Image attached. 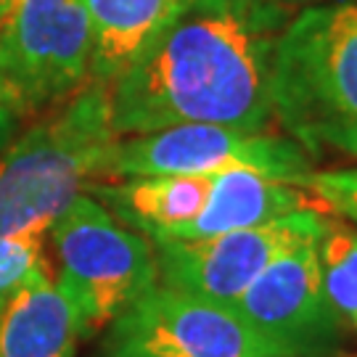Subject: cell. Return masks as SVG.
Returning <instances> with one entry per match:
<instances>
[{"label": "cell", "mask_w": 357, "mask_h": 357, "mask_svg": "<svg viewBox=\"0 0 357 357\" xmlns=\"http://www.w3.org/2000/svg\"><path fill=\"white\" fill-rule=\"evenodd\" d=\"M38 278H51L43 233L0 238V312L24 283Z\"/></svg>", "instance_id": "9a60e30c"}, {"label": "cell", "mask_w": 357, "mask_h": 357, "mask_svg": "<svg viewBox=\"0 0 357 357\" xmlns=\"http://www.w3.org/2000/svg\"><path fill=\"white\" fill-rule=\"evenodd\" d=\"M318 259L331 312L357 333V228L328 220L318 238Z\"/></svg>", "instance_id": "5bb4252c"}, {"label": "cell", "mask_w": 357, "mask_h": 357, "mask_svg": "<svg viewBox=\"0 0 357 357\" xmlns=\"http://www.w3.org/2000/svg\"><path fill=\"white\" fill-rule=\"evenodd\" d=\"M283 26L286 11L270 0H188L178 19L109 82L116 135L188 122L265 132Z\"/></svg>", "instance_id": "6da1fadb"}, {"label": "cell", "mask_w": 357, "mask_h": 357, "mask_svg": "<svg viewBox=\"0 0 357 357\" xmlns=\"http://www.w3.org/2000/svg\"><path fill=\"white\" fill-rule=\"evenodd\" d=\"M233 310L257 331L310 357L342 326L323 291L318 241L299 243L273 259L233 302Z\"/></svg>", "instance_id": "9c48e42d"}, {"label": "cell", "mask_w": 357, "mask_h": 357, "mask_svg": "<svg viewBox=\"0 0 357 357\" xmlns=\"http://www.w3.org/2000/svg\"><path fill=\"white\" fill-rule=\"evenodd\" d=\"M51 238L59 257L56 283L79 310L85 336L159 286L151 238L119 222L90 193H79L53 220Z\"/></svg>", "instance_id": "277c9868"}, {"label": "cell", "mask_w": 357, "mask_h": 357, "mask_svg": "<svg viewBox=\"0 0 357 357\" xmlns=\"http://www.w3.org/2000/svg\"><path fill=\"white\" fill-rule=\"evenodd\" d=\"M188 0H85L90 19V77L112 82L178 19Z\"/></svg>", "instance_id": "4fadbf2b"}, {"label": "cell", "mask_w": 357, "mask_h": 357, "mask_svg": "<svg viewBox=\"0 0 357 357\" xmlns=\"http://www.w3.org/2000/svg\"><path fill=\"white\" fill-rule=\"evenodd\" d=\"M19 114V106L13 101L11 90L6 85V79L0 75V143L8 138V132L13 128V116Z\"/></svg>", "instance_id": "e0dca14e"}, {"label": "cell", "mask_w": 357, "mask_h": 357, "mask_svg": "<svg viewBox=\"0 0 357 357\" xmlns=\"http://www.w3.org/2000/svg\"><path fill=\"white\" fill-rule=\"evenodd\" d=\"M11 8H13V0H0V26H3V22H6V16H8Z\"/></svg>", "instance_id": "ffe728a7"}, {"label": "cell", "mask_w": 357, "mask_h": 357, "mask_svg": "<svg viewBox=\"0 0 357 357\" xmlns=\"http://www.w3.org/2000/svg\"><path fill=\"white\" fill-rule=\"evenodd\" d=\"M103 357H310L257 331L228 305L169 289L143 294L109 323Z\"/></svg>", "instance_id": "5b68a950"}, {"label": "cell", "mask_w": 357, "mask_h": 357, "mask_svg": "<svg viewBox=\"0 0 357 357\" xmlns=\"http://www.w3.org/2000/svg\"><path fill=\"white\" fill-rule=\"evenodd\" d=\"M85 0H13L0 26V75L19 112L75 96L90 79Z\"/></svg>", "instance_id": "52a82bcc"}, {"label": "cell", "mask_w": 357, "mask_h": 357, "mask_svg": "<svg viewBox=\"0 0 357 357\" xmlns=\"http://www.w3.org/2000/svg\"><path fill=\"white\" fill-rule=\"evenodd\" d=\"M318 199L336 215H342L349 222H357V196H352V193H318Z\"/></svg>", "instance_id": "ac0fdd59"}, {"label": "cell", "mask_w": 357, "mask_h": 357, "mask_svg": "<svg viewBox=\"0 0 357 357\" xmlns=\"http://www.w3.org/2000/svg\"><path fill=\"white\" fill-rule=\"evenodd\" d=\"M326 217L302 209L268 225L202 238H159L153 243L159 283L233 307L273 259L299 243L318 241Z\"/></svg>", "instance_id": "ba28073f"}, {"label": "cell", "mask_w": 357, "mask_h": 357, "mask_svg": "<svg viewBox=\"0 0 357 357\" xmlns=\"http://www.w3.org/2000/svg\"><path fill=\"white\" fill-rule=\"evenodd\" d=\"M82 318L53 278L24 283L0 312V357H75Z\"/></svg>", "instance_id": "7c38bea8"}, {"label": "cell", "mask_w": 357, "mask_h": 357, "mask_svg": "<svg viewBox=\"0 0 357 357\" xmlns=\"http://www.w3.org/2000/svg\"><path fill=\"white\" fill-rule=\"evenodd\" d=\"M116 143L109 82L90 77L0 156V238L45 233L90 183L106 178Z\"/></svg>", "instance_id": "7a4b0ae2"}, {"label": "cell", "mask_w": 357, "mask_h": 357, "mask_svg": "<svg viewBox=\"0 0 357 357\" xmlns=\"http://www.w3.org/2000/svg\"><path fill=\"white\" fill-rule=\"evenodd\" d=\"M273 116L310 159H357V0L294 16L273 56Z\"/></svg>", "instance_id": "3957f363"}, {"label": "cell", "mask_w": 357, "mask_h": 357, "mask_svg": "<svg viewBox=\"0 0 357 357\" xmlns=\"http://www.w3.org/2000/svg\"><path fill=\"white\" fill-rule=\"evenodd\" d=\"M215 175H141L114 183H90L112 215L146 238H169L204 209Z\"/></svg>", "instance_id": "30bf717a"}, {"label": "cell", "mask_w": 357, "mask_h": 357, "mask_svg": "<svg viewBox=\"0 0 357 357\" xmlns=\"http://www.w3.org/2000/svg\"><path fill=\"white\" fill-rule=\"evenodd\" d=\"M228 169H252L294 185L312 180L310 153L296 141L228 125H172L146 135H130L114 146L106 178L141 175H220Z\"/></svg>", "instance_id": "8992f818"}, {"label": "cell", "mask_w": 357, "mask_h": 357, "mask_svg": "<svg viewBox=\"0 0 357 357\" xmlns=\"http://www.w3.org/2000/svg\"><path fill=\"white\" fill-rule=\"evenodd\" d=\"M273 6H278L281 11H302V8H310V6H318V3H328V0H270Z\"/></svg>", "instance_id": "d6986e66"}, {"label": "cell", "mask_w": 357, "mask_h": 357, "mask_svg": "<svg viewBox=\"0 0 357 357\" xmlns=\"http://www.w3.org/2000/svg\"><path fill=\"white\" fill-rule=\"evenodd\" d=\"M307 188L315 193H352L357 196V167L352 169H331V172H315Z\"/></svg>", "instance_id": "2e32d148"}, {"label": "cell", "mask_w": 357, "mask_h": 357, "mask_svg": "<svg viewBox=\"0 0 357 357\" xmlns=\"http://www.w3.org/2000/svg\"><path fill=\"white\" fill-rule=\"evenodd\" d=\"M302 209H312V199L299 185L252 169H228L215 175L209 199L199 217L169 238H202L257 228Z\"/></svg>", "instance_id": "8fae6325"}]
</instances>
